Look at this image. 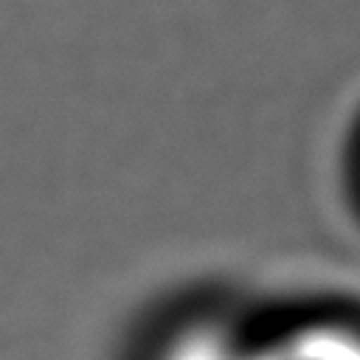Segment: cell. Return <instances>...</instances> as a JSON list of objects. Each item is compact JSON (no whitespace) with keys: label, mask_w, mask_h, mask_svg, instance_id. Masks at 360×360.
<instances>
[{"label":"cell","mask_w":360,"mask_h":360,"mask_svg":"<svg viewBox=\"0 0 360 360\" xmlns=\"http://www.w3.org/2000/svg\"><path fill=\"white\" fill-rule=\"evenodd\" d=\"M250 338L222 318H188L166 332L152 360H248Z\"/></svg>","instance_id":"cell-2"},{"label":"cell","mask_w":360,"mask_h":360,"mask_svg":"<svg viewBox=\"0 0 360 360\" xmlns=\"http://www.w3.org/2000/svg\"><path fill=\"white\" fill-rule=\"evenodd\" d=\"M248 360H360V323L309 318L250 340Z\"/></svg>","instance_id":"cell-1"}]
</instances>
